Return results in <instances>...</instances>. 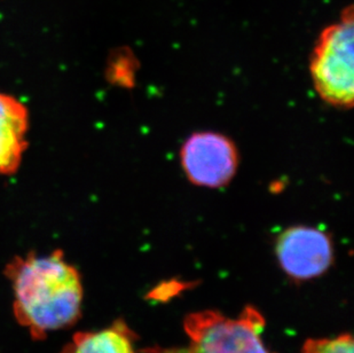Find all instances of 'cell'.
Wrapping results in <instances>:
<instances>
[{"mask_svg": "<svg viewBox=\"0 0 354 353\" xmlns=\"http://www.w3.org/2000/svg\"><path fill=\"white\" fill-rule=\"evenodd\" d=\"M13 290L14 317L35 340L74 326L83 305V283L62 250L14 257L5 269Z\"/></svg>", "mask_w": 354, "mask_h": 353, "instance_id": "obj_1", "label": "cell"}, {"mask_svg": "<svg viewBox=\"0 0 354 353\" xmlns=\"http://www.w3.org/2000/svg\"><path fill=\"white\" fill-rule=\"evenodd\" d=\"M354 17L352 5L339 20L317 37L308 62L315 93L324 104L339 110L354 104Z\"/></svg>", "mask_w": 354, "mask_h": 353, "instance_id": "obj_2", "label": "cell"}, {"mask_svg": "<svg viewBox=\"0 0 354 353\" xmlns=\"http://www.w3.org/2000/svg\"><path fill=\"white\" fill-rule=\"evenodd\" d=\"M263 327V318L254 309L239 319L210 311L191 314L185 321L191 338L188 353H270L261 338Z\"/></svg>", "mask_w": 354, "mask_h": 353, "instance_id": "obj_3", "label": "cell"}, {"mask_svg": "<svg viewBox=\"0 0 354 353\" xmlns=\"http://www.w3.org/2000/svg\"><path fill=\"white\" fill-rule=\"evenodd\" d=\"M181 170L196 187L221 190L228 186L240 168V150L231 137L217 131H196L180 147Z\"/></svg>", "mask_w": 354, "mask_h": 353, "instance_id": "obj_4", "label": "cell"}, {"mask_svg": "<svg viewBox=\"0 0 354 353\" xmlns=\"http://www.w3.org/2000/svg\"><path fill=\"white\" fill-rule=\"evenodd\" d=\"M275 253L282 270L298 280L320 277L334 260L330 235L317 227L296 225L279 235Z\"/></svg>", "mask_w": 354, "mask_h": 353, "instance_id": "obj_5", "label": "cell"}, {"mask_svg": "<svg viewBox=\"0 0 354 353\" xmlns=\"http://www.w3.org/2000/svg\"><path fill=\"white\" fill-rule=\"evenodd\" d=\"M29 111L10 94L0 92V176L20 168L28 147Z\"/></svg>", "mask_w": 354, "mask_h": 353, "instance_id": "obj_6", "label": "cell"}, {"mask_svg": "<svg viewBox=\"0 0 354 353\" xmlns=\"http://www.w3.org/2000/svg\"><path fill=\"white\" fill-rule=\"evenodd\" d=\"M59 353H137L130 330L122 323L106 329L75 334Z\"/></svg>", "mask_w": 354, "mask_h": 353, "instance_id": "obj_7", "label": "cell"}, {"mask_svg": "<svg viewBox=\"0 0 354 353\" xmlns=\"http://www.w3.org/2000/svg\"><path fill=\"white\" fill-rule=\"evenodd\" d=\"M133 55L127 54V51H118L114 57L109 62L108 67V77L114 83L127 87L129 84H133L134 73H136V64Z\"/></svg>", "mask_w": 354, "mask_h": 353, "instance_id": "obj_8", "label": "cell"}, {"mask_svg": "<svg viewBox=\"0 0 354 353\" xmlns=\"http://www.w3.org/2000/svg\"><path fill=\"white\" fill-rule=\"evenodd\" d=\"M301 353H354L353 338L350 335H341L327 340H310Z\"/></svg>", "mask_w": 354, "mask_h": 353, "instance_id": "obj_9", "label": "cell"}]
</instances>
